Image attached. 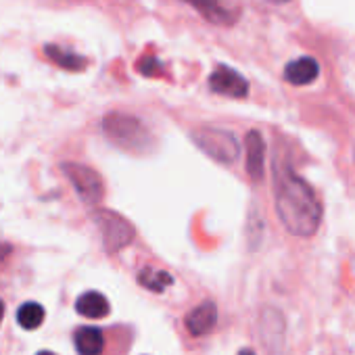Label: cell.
I'll return each mask as SVG.
<instances>
[{
  "mask_svg": "<svg viewBox=\"0 0 355 355\" xmlns=\"http://www.w3.org/2000/svg\"><path fill=\"white\" fill-rule=\"evenodd\" d=\"M274 203L282 226L299 239H309L322 224V203L313 189L288 163L274 165Z\"/></svg>",
  "mask_w": 355,
  "mask_h": 355,
  "instance_id": "cell-1",
  "label": "cell"
},
{
  "mask_svg": "<svg viewBox=\"0 0 355 355\" xmlns=\"http://www.w3.org/2000/svg\"><path fill=\"white\" fill-rule=\"evenodd\" d=\"M101 128H103L105 138L111 144H115L117 148L128 150V153H144L153 144V136H150L148 128L134 115L109 113V115H105Z\"/></svg>",
  "mask_w": 355,
  "mask_h": 355,
  "instance_id": "cell-2",
  "label": "cell"
},
{
  "mask_svg": "<svg viewBox=\"0 0 355 355\" xmlns=\"http://www.w3.org/2000/svg\"><path fill=\"white\" fill-rule=\"evenodd\" d=\"M191 138L207 157H211L218 163L232 165L241 155L239 138L230 130L216 128V125H201L191 132Z\"/></svg>",
  "mask_w": 355,
  "mask_h": 355,
  "instance_id": "cell-3",
  "label": "cell"
},
{
  "mask_svg": "<svg viewBox=\"0 0 355 355\" xmlns=\"http://www.w3.org/2000/svg\"><path fill=\"white\" fill-rule=\"evenodd\" d=\"M94 222L101 228V234H103V241H105V247H107L109 253H115V251L128 247L134 241L136 232H134L132 224L125 218H121V216H117L113 211H107V209L96 211Z\"/></svg>",
  "mask_w": 355,
  "mask_h": 355,
  "instance_id": "cell-4",
  "label": "cell"
},
{
  "mask_svg": "<svg viewBox=\"0 0 355 355\" xmlns=\"http://www.w3.org/2000/svg\"><path fill=\"white\" fill-rule=\"evenodd\" d=\"M63 173L69 178V182L73 184L76 193L80 195V199L88 205H96L103 195H105V187L101 175L80 163H63Z\"/></svg>",
  "mask_w": 355,
  "mask_h": 355,
  "instance_id": "cell-5",
  "label": "cell"
},
{
  "mask_svg": "<svg viewBox=\"0 0 355 355\" xmlns=\"http://www.w3.org/2000/svg\"><path fill=\"white\" fill-rule=\"evenodd\" d=\"M209 86L214 92L230 98H245L249 94V82L232 67L220 65L209 76Z\"/></svg>",
  "mask_w": 355,
  "mask_h": 355,
  "instance_id": "cell-6",
  "label": "cell"
},
{
  "mask_svg": "<svg viewBox=\"0 0 355 355\" xmlns=\"http://www.w3.org/2000/svg\"><path fill=\"white\" fill-rule=\"evenodd\" d=\"M245 155H247V173L251 180L259 182L266 175V140L261 132L251 130L245 138Z\"/></svg>",
  "mask_w": 355,
  "mask_h": 355,
  "instance_id": "cell-7",
  "label": "cell"
},
{
  "mask_svg": "<svg viewBox=\"0 0 355 355\" xmlns=\"http://www.w3.org/2000/svg\"><path fill=\"white\" fill-rule=\"evenodd\" d=\"M189 7H193L201 17L216 26H232L236 21V11L230 9L224 0H182Z\"/></svg>",
  "mask_w": 355,
  "mask_h": 355,
  "instance_id": "cell-8",
  "label": "cell"
},
{
  "mask_svg": "<svg viewBox=\"0 0 355 355\" xmlns=\"http://www.w3.org/2000/svg\"><path fill=\"white\" fill-rule=\"evenodd\" d=\"M218 324V307L214 301H203L187 315V328L191 334H209Z\"/></svg>",
  "mask_w": 355,
  "mask_h": 355,
  "instance_id": "cell-9",
  "label": "cell"
},
{
  "mask_svg": "<svg viewBox=\"0 0 355 355\" xmlns=\"http://www.w3.org/2000/svg\"><path fill=\"white\" fill-rule=\"evenodd\" d=\"M320 76V65L313 57H299L284 67V80L293 86H307Z\"/></svg>",
  "mask_w": 355,
  "mask_h": 355,
  "instance_id": "cell-10",
  "label": "cell"
},
{
  "mask_svg": "<svg viewBox=\"0 0 355 355\" xmlns=\"http://www.w3.org/2000/svg\"><path fill=\"white\" fill-rule=\"evenodd\" d=\"M73 345L80 355H101L105 349V332L96 326H80L73 334Z\"/></svg>",
  "mask_w": 355,
  "mask_h": 355,
  "instance_id": "cell-11",
  "label": "cell"
},
{
  "mask_svg": "<svg viewBox=\"0 0 355 355\" xmlns=\"http://www.w3.org/2000/svg\"><path fill=\"white\" fill-rule=\"evenodd\" d=\"M76 311L80 315H84V318L96 320V318H105L111 311V305H109V301H107L105 295H101L96 291H88V293H84V295L78 297Z\"/></svg>",
  "mask_w": 355,
  "mask_h": 355,
  "instance_id": "cell-12",
  "label": "cell"
},
{
  "mask_svg": "<svg viewBox=\"0 0 355 355\" xmlns=\"http://www.w3.org/2000/svg\"><path fill=\"white\" fill-rule=\"evenodd\" d=\"M44 53H46V57H49L51 61H55L57 65H61V67H65V69L80 71V69L86 67V59H84V57H80V55H76V53H71V51L59 49V46H55V44H49V46L44 49Z\"/></svg>",
  "mask_w": 355,
  "mask_h": 355,
  "instance_id": "cell-13",
  "label": "cell"
},
{
  "mask_svg": "<svg viewBox=\"0 0 355 355\" xmlns=\"http://www.w3.org/2000/svg\"><path fill=\"white\" fill-rule=\"evenodd\" d=\"M138 282L153 291V293H163L171 282H173V276L163 272V270H155V268H144L140 274H138Z\"/></svg>",
  "mask_w": 355,
  "mask_h": 355,
  "instance_id": "cell-14",
  "label": "cell"
},
{
  "mask_svg": "<svg viewBox=\"0 0 355 355\" xmlns=\"http://www.w3.org/2000/svg\"><path fill=\"white\" fill-rule=\"evenodd\" d=\"M17 322L26 330H36L44 322V307L36 301H28L17 311Z\"/></svg>",
  "mask_w": 355,
  "mask_h": 355,
  "instance_id": "cell-15",
  "label": "cell"
},
{
  "mask_svg": "<svg viewBox=\"0 0 355 355\" xmlns=\"http://www.w3.org/2000/svg\"><path fill=\"white\" fill-rule=\"evenodd\" d=\"M138 69H140L144 76H159V73H163V65L159 63L157 57H144V59L138 63Z\"/></svg>",
  "mask_w": 355,
  "mask_h": 355,
  "instance_id": "cell-16",
  "label": "cell"
},
{
  "mask_svg": "<svg viewBox=\"0 0 355 355\" xmlns=\"http://www.w3.org/2000/svg\"><path fill=\"white\" fill-rule=\"evenodd\" d=\"M9 255H11V247H9V245H5V243H0V261L7 259Z\"/></svg>",
  "mask_w": 355,
  "mask_h": 355,
  "instance_id": "cell-17",
  "label": "cell"
},
{
  "mask_svg": "<svg viewBox=\"0 0 355 355\" xmlns=\"http://www.w3.org/2000/svg\"><path fill=\"white\" fill-rule=\"evenodd\" d=\"M268 3H272V5H286V3H291V0H268Z\"/></svg>",
  "mask_w": 355,
  "mask_h": 355,
  "instance_id": "cell-18",
  "label": "cell"
},
{
  "mask_svg": "<svg viewBox=\"0 0 355 355\" xmlns=\"http://www.w3.org/2000/svg\"><path fill=\"white\" fill-rule=\"evenodd\" d=\"M3 315H5V305H3V301H0V322H3Z\"/></svg>",
  "mask_w": 355,
  "mask_h": 355,
  "instance_id": "cell-19",
  "label": "cell"
},
{
  "mask_svg": "<svg viewBox=\"0 0 355 355\" xmlns=\"http://www.w3.org/2000/svg\"><path fill=\"white\" fill-rule=\"evenodd\" d=\"M239 355H255V353H253L251 349H243V351H241Z\"/></svg>",
  "mask_w": 355,
  "mask_h": 355,
  "instance_id": "cell-20",
  "label": "cell"
},
{
  "mask_svg": "<svg viewBox=\"0 0 355 355\" xmlns=\"http://www.w3.org/2000/svg\"><path fill=\"white\" fill-rule=\"evenodd\" d=\"M38 355H57V353H53V351H40Z\"/></svg>",
  "mask_w": 355,
  "mask_h": 355,
  "instance_id": "cell-21",
  "label": "cell"
}]
</instances>
